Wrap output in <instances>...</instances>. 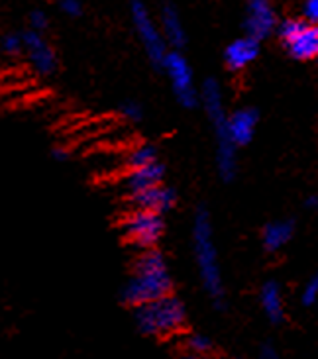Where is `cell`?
<instances>
[{
  "label": "cell",
  "mask_w": 318,
  "mask_h": 359,
  "mask_svg": "<svg viewBox=\"0 0 318 359\" xmlns=\"http://www.w3.org/2000/svg\"><path fill=\"white\" fill-rule=\"evenodd\" d=\"M22 38H24V53L28 55L34 71L44 77L53 75L58 69V55L48 43V39L44 38V34L28 28L22 34Z\"/></svg>",
  "instance_id": "30bf717a"
},
{
  "label": "cell",
  "mask_w": 318,
  "mask_h": 359,
  "mask_svg": "<svg viewBox=\"0 0 318 359\" xmlns=\"http://www.w3.org/2000/svg\"><path fill=\"white\" fill-rule=\"evenodd\" d=\"M157 161H161V159H159L157 147L152 146V144H142V146H135L134 149L128 154L126 167H128V171H130V169H138V167L152 165V163H157Z\"/></svg>",
  "instance_id": "ac0fdd59"
},
{
  "label": "cell",
  "mask_w": 318,
  "mask_h": 359,
  "mask_svg": "<svg viewBox=\"0 0 318 359\" xmlns=\"http://www.w3.org/2000/svg\"><path fill=\"white\" fill-rule=\"evenodd\" d=\"M183 350L193 351L197 355H203L206 358L212 351V340L204 334H199V332H193V334H187L183 341Z\"/></svg>",
  "instance_id": "d6986e66"
},
{
  "label": "cell",
  "mask_w": 318,
  "mask_h": 359,
  "mask_svg": "<svg viewBox=\"0 0 318 359\" xmlns=\"http://www.w3.org/2000/svg\"><path fill=\"white\" fill-rule=\"evenodd\" d=\"M159 28H161V34H164L169 49H177L179 51L187 43V29H185L183 20H181L179 12L173 6H165L161 10Z\"/></svg>",
  "instance_id": "e0dca14e"
},
{
  "label": "cell",
  "mask_w": 318,
  "mask_h": 359,
  "mask_svg": "<svg viewBox=\"0 0 318 359\" xmlns=\"http://www.w3.org/2000/svg\"><path fill=\"white\" fill-rule=\"evenodd\" d=\"M130 16H132V24H134L138 39L142 41L145 55L150 57V61L154 63L155 67L161 69L167 53L171 51L167 41H165L164 34L159 24L155 22L150 8L145 6L142 0H134L130 6Z\"/></svg>",
  "instance_id": "8992f818"
},
{
  "label": "cell",
  "mask_w": 318,
  "mask_h": 359,
  "mask_svg": "<svg viewBox=\"0 0 318 359\" xmlns=\"http://www.w3.org/2000/svg\"><path fill=\"white\" fill-rule=\"evenodd\" d=\"M260 306L271 324H281L285 320V301H283V291H281L279 283L265 281L261 285Z\"/></svg>",
  "instance_id": "2e32d148"
},
{
  "label": "cell",
  "mask_w": 318,
  "mask_h": 359,
  "mask_svg": "<svg viewBox=\"0 0 318 359\" xmlns=\"http://www.w3.org/2000/svg\"><path fill=\"white\" fill-rule=\"evenodd\" d=\"M260 124V112L253 107H241L228 114V130H230L232 142L236 147L250 146L258 132Z\"/></svg>",
  "instance_id": "4fadbf2b"
},
{
  "label": "cell",
  "mask_w": 318,
  "mask_h": 359,
  "mask_svg": "<svg viewBox=\"0 0 318 359\" xmlns=\"http://www.w3.org/2000/svg\"><path fill=\"white\" fill-rule=\"evenodd\" d=\"M164 179L165 165L161 161H157V163H152V165L130 169L122 179V187H124L126 196H128V194L142 193L145 189H152L155 184H161Z\"/></svg>",
  "instance_id": "9a60e30c"
},
{
  "label": "cell",
  "mask_w": 318,
  "mask_h": 359,
  "mask_svg": "<svg viewBox=\"0 0 318 359\" xmlns=\"http://www.w3.org/2000/svg\"><path fill=\"white\" fill-rule=\"evenodd\" d=\"M120 114L126 118L128 122H142L144 118V108L140 107L135 100H126L124 104L120 107Z\"/></svg>",
  "instance_id": "7402d4cb"
},
{
  "label": "cell",
  "mask_w": 318,
  "mask_h": 359,
  "mask_svg": "<svg viewBox=\"0 0 318 359\" xmlns=\"http://www.w3.org/2000/svg\"><path fill=\"white\" fill-rule=\"evenodd\" d=\"M120 228H122L126 242H130L138 250H152V248H157L159 240L164 238V214L132 208V212L124 216Z\"/></svg>",
  "instance_id": "52a82bcc"
},
{
  "label": "cell",
  "mask_w": 318,
  "mask_h": 359,
  "mask_svg": "<svg viewBox=\"0 0 318 359\" xmlns=\"http://www.w3.org/2000/svg\"><path fill=\"white\" fill-rule=\"evenodd\" d=\"M59 10L71 18H77L83 12V4L79 0H59Z\"/></svg>",
  "instance_id": "d4e9b609"
},
{
  "label": "cell",
  "mask_w": 318,
  "mask_h": 359,
  "mask_svg": "<svg viewBox=\"0 0 318 359\" xmlns=\"http://www.w3.org/2000/svg\"><path fill=\"white\" fill-rule=\"evenodd\" d=\"M300 14H303V20L318 26V0H305Z\"/></svg>",
  "instance_id": "cb8c5ba5"
},
{
  "label": "cell",
  "mask_w": 318,
  "mask_h": 359,
  "mask_svg": "<svg viewBox=\"0 0 318 359\" xmlns=\"http://www.w3.org/2000/svg\"><path fill=\"white\" fill-rule=\"evenodd\" d=\"M258 359H279V351L273 344H263L258 351Z\"/></svg>",
  "instance_id": "484cf974"
},
{
  "label": "cell",
  "mask_w": 318,
  "mask_h": 359,
  "mask_svg": "<svg viewBox=\"0 0 318 359\" xmlns=\"http://www.w3.org/2000/svg\"><path fill=\"white\" fill-rule=\"evenodd\" d=\"M48 16H46V12H41V10H34L32 14H29V29H34V32H39V34H44L46 29H48Z\"/></svg>",
  "instance_id": "603a6c76"
},
{
  "label": "cell",
  "mask_w": 318,
  "mask_h": 359,
  "mask_svg": "<svg viewBox=\"0 0 318 359\" xmlns=\"http://www.w3.org/2000/svg\"><path fill=\"white\" fill-rule=\"evenodd\" d=\"M138 330L152 338H171L185 330L187 309L181 299L167 294L164 299L145 302L134 309Z\"/></svg>",
  "instance_id": "277c9868"
},
{
  "label": "cell",
  "mask_w": 318,
  "mask_h": 359,
  "mask_svg": "<svg viewBox=\"0 0 318 359\" xmlns=\"http://www.w3.org/2000/svg\"><path fill=\"white\" fill-rule=\"evenodd\" d=\"M222 359H232V358H222Z\"/></svg>",
  "instance_id": "f546056e"
},
{
  "label": "cell",
  "mask_w": 318,
  "mask_h": 359,
  "mask_svg": "<svg viewBox=\"0 0 318 359\" xmlns=\"http://www.w3.org/2000/svg\"><path fill=\"white\" fill-rule=\"evenodd\" d=\"M277 36L283 49L297 61L318 59V26L303 18H289L279 22Z\"/></svg>",
  "instance_id": "5b68a950"
},
{
  "label": "cell",
  "mask_w": 318,
  "mask_h": 359,
  "mask_svg": "<svg viewBox=\"0 0 318 359\" xmlns=\"http://www.w3.org/2000/svg\"><path fill=\"white\" fill-rule=\"evenodd\" d=\"M297 226L291 218H277V220H271L263 226L261 230V245L267 253H279L283 252L293 240Z\"/></svg>",
  "instance_id": "5bb4252c"
},
{
  "label": "cell",
  "mask_w": 318,
  "mask_h": 359,
  "mask_svg": "<svg viewBox=\"0 0 318 359\" xmlns=\"http://www.w3.org/2000/svg\"><path fill=\"white\" fill-rule=\"evenodd\" d=\"M161 71L171 85L175 100L183 108L199 107V88L194 83L193 69L189 65V61L181 51L171 49L165 57Z\"/></svg>",
  "instance_id": "ba28073f"
},
{
  "label": "cell",
  "mask_w": 318,
  "mask_h": 359,
  "mask_svg": "<svg viewBox=\"0 0 318 359\" xmlns=\"http://www.w3.org/2000/svg\"><path fill=\"white\" fill-rule=\"evenodd\" d=\"M177 359H206V358H203V355H197V353H193V351L183 350L181 351V355H179Z\"/></svg>",
  "instance_id": "f1b7e54d"
},
{
  "label": "cell",
  "mask_w": 318,
  "mask_h": 359,
  "mask_svg": "<svg viewBox=\"0 0 318 359\" xmlns=\"http://www.w3.org/2000/svg\"><path fill=\"white\" fill-rule=\"evenodd\" d=\"M193 253L204 292L208 294V299L214 302L216 309H222L224 299H226V287H224V279H222L220 255H218V248H216V240H214L212 218L208 210H204V208H199L194 214Z\"/></svg>",
  "instance_id": "3957f363"
},
{
  "label": "cell",
  "mask_w": 318,
  "mask_h": 359,
  "mask_svg": "<svg viewBox=\"0 0 318 359\" xmlns=\"http://www.w3.org/2000/svg\"><path fill=\"white\" fill-rule=\"evenodd\" d=\"M167 294H173V277L165 255L157 248L140 250L132 263V275L122 289V302L135 309Z\"/></svg>",
  "instance_id": "6da1fadb"
},
{
  "label": "cell",
  "mask_w": 318,
  "mask_h": 359,
  "mask_svg": "<svg viewBox=\"0 0 318 359\" xmlns=\"http://www.w3.org/2000/svg\"><path fill=\"white\" fill-rule=\"evenodd\" d=\"M199 104L204 108L214 130V159L216 169L224 183L234 181L238 175V147L232 142L228 130V114L224 107V90L216 79H206L199 88Z\"/></svg>",
  "instance_id": "7a4b0ae2"
},
{
  "label": "cell",
  "mask_w": 318,
  "mask_h": 359,
  "mask_svg": "<svg viewBox=\"0 0 318 359\" xmlns=\"http://www.w3.org/2000/svg\"><path fill=\"white\" fill-rule=\"evenodd\" d=\"M260 51L261 41L251 36H241L230 41L228 48L224 49V63L232 73H241L250 67L251 63H256V59L260 57Z\"/></svg>",
  "instance_id": "7c38bea8"
},
{
  "label": "cell",
  "mask_w": 318,
  "mask_h": 359,
  "mask_svg": "<svg viewBox=\"0 0 318 359\" xmlns=\"http://www.w3.org/2000/svg\"><path fill=\"white\" fill-rule=\"evenodd\" d=\"M0 48L2 51L10 55V57H16L20 53H24V38H22V34H14V32H10L6 36H2L0 39Z\"/></svg>",
  "instance_id": "ffe728a7"
},
{
  "label": "cell",
  "mask_w": 318,
  "mask_h": 359,
  "mask_svg": "<svg viewBox=\"0 0 318 359\" xmlns=\"http://www.w3.org/2000/svg\"><path fill=\"white\" fill-rule=\"evenodd\" d=\"M300 302L303 306H314L318 302V273L312 275L307 283L303 285V291H300Z\"/></svg>",
  "instance_id": "44dd1931"
},
{
  "label": "cell",
  "mask_w": 318,
  "mask_h": 359,
  "mask_svg": "<svg viewBox=\"0 0 318 359\" xmlns=\"http://www.w3.org/2000/svg\"><path fill=\"white\" fill-rule=\"evenodd\" d=\"M134 210H152V212H169L177 204V191L169 184H155L152 189H145L142 193L128 194L126 196Z\"/></svg>",
  "instance_id": "8fae6325"
},
{
  "label": "cell",
  "mask_w": 318,
  "mask_h": 359,
  "mask_svg": "<svg viewBox=\"0 0 318 359\" xmlns=\"http://www.w3.org/2000/svg\"><path fill=\"white\" fill-rule=\"evenodd\" d=\"M277 26L279 20L271 0H246V16H244L246 36L263 41L273 32H277Z\"/></svg>",
  "instance_id": "9c48e42d"
},
{
  "label": "cell",
  "mask_w": 318,
  "mask_h": 359,
  "mask_svg": "<svg viewBox=\"0 0 318 359\" xmlns=\"http://www.w3.org/2000/svg\"><path fill=\"white\" fill-rule=\"evenodd\" d=\"M305 208H309V210H317V208H318V196H317V194H312V196H309V198L305 201Z\"/></svg>",
  "instance_id": "83f0119b"
},
{
  "label": "cell",
  "mask_w": 318,
  "mask_h": 359,
  "mask_svg": "<svg viewBox=\"0 0 318 359\" xmlns=\"http://www.w3.org/2000/svg\"><path fill=\"white\" fill-rule=\"evenodd\" d=\"M51 154H53V157H55L58 161H65V159L69 157V151L65 149V147H55V149H53Z\"/></svg>",
  "instance_id": "4316f807"
}]
</instances>
